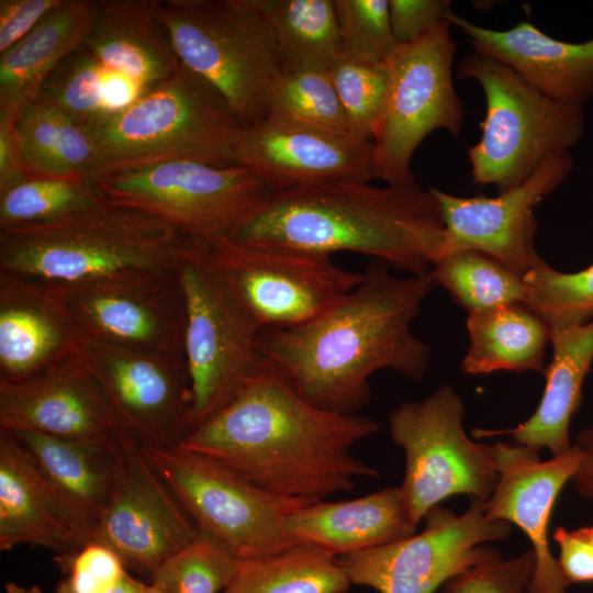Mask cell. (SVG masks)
Returning a JSON list of instances; mask_svg holds the SVG:
<instances>
[{"instance_id": "cell-36", "label": "cell", "mask_w": 593, "mask_h": 593, "mask_svg": "<svg viewBox=\"0 0 593 593\" xmlns=\"http://www.w3.org/2000/svg\"><path fill=\"white\" fill-rule=\"evenodd\" d=\"M523 279L527 289L525 304L551 329L593 318V262L579 271L563 272L540 258Z\"/></svg>"}, {"instance_id": "cell-30", "label": "cell", "mask_w": 593, "mask_h": 593, "mask_svg": "<svg viewBox=\"0 0 593 593\" xmlns=\"http://www.w3.org/2000/svg\"><path fill=\"white\" fill-rule=\"evenodd\" d=\"M469 346L461 370L470 376L495 371L544 373L551 328L524 303L468 314Z\"/></svg>"}, {"instance_id": "cell-20", "label": "cell", "mask_w": 593, "mask_h": 593, "mask_svg": "<svg viewBox=\"0 0 593 593\" xmlns=\"http://www.w3.org/2000/svg\"><path fill=\"white\" fill-rule=\"evenodd\" d=\"M497 483L484 502L489 518L519 527L532 544L536 568L526 593H567L571 585L549 548L548 528L556 501L571 481L582 454L573 444L541 461L538 451L518 444L496 443Z\"/></svg>"}, {"instance_id": "cell-12", "label": "cell", "mask_w": 593, "mask_h": 593, "mask_svg": "<svg viewBox=\"0 0 593 593\" xmlns=\"http://www.w3.org/2000/svg\"><path fill=\"white\" fill-rule=\"evenodd\" d=\"M450 26L441 24L398 45L389 61L387 100L371 141L374 178L385 184L416 183L412 158L426 136L445 130L458 137L462 130L463 108L452 80L457 48Z\"/></svg>"}, {"instance_id": "cell-32", "label": "cell", "mask_w": 593, "mask_h": 593, "mask_svg": "<svg viewBox=\"0 0 593 593\" xmlns=\"http://www.w3.org/2000/svg\"><path fill=\"white\" fill-rule=\"evenodd\" d=\"M275 35L284 70L326 68L342 55L335 0H258Z\"/></svg>"}, {"instance_id": "cell-49", "label": "cell", "mask_w": 593, "mask_h": 593, "mask_svg": "<svg viewBox=\"0 0 593 593\" xmlns=\"http://www.w3.org/2000/svg\"><path fill=\"white\" fill-rule=\"evenodd\" d=\"M147 584L148 583L136 580L127 572L122 581L108 593H145Z\"/></svg>"}, {"instance_id": "cell-42", "label": "cell", "mask_w": 593, "mask_h": 593, "mask_svg": "<svg viewBox=\"0 0 593 593\" xmlns=\"http://www.w3.org/2000/svg\"><path fill=\"white\" fill-rule=\"evenodd\" d=\"M536 568V556L532 548L512 559L501 553L448 579L441 593H526Z\"/></svg>"}, {"instance_id": "cell-16", "label": "cell", "mask_w": 593, "mask_h": 593, "mask_svg": "<svg viewBox=\"0 0 593 593\" xmlns=\"http://www.w3.org/2000/svg\"><path fill=\"white\" fill-rule=\"evenodd\" d=\"M102 387L118 425L141 444L176 447L193 428L184 360L83 337L75 353Z\"/></svg>"}, {"instance_id": "cell-27", "label": "cell", "mask_w": 593, "mask_h": 593, "mask_svg": "<svg viewBox=\"0 0 593 593\" xmlns=\"http://www.w3.org/2000/svg\"><path fill=\"white\" fill-rule=\"evenodd\" d=\"M52 484L97 526L120 481L124 454L113 434L72 439L34 430L11 432Z\"/></svg>"}, {"instance_id": "cell-21", "label": "cell", "mask_w": 593, "mask_h": 593, "mask_svg": "<svg viewBox=\"0 0 593 593\" xmlns=\"http://www.w3.org/2000/svg\"><path fill=\"white\" fill-rule=\"evenodd\" d=\"M97 525L52 484L16 437L0 430V549L55 553L57 564L94 542Z\"/></svg>"}, {"instance_id": "cell-53", "label": "cell", "mask_w": 593, "mask_h": 593, "mask_svg": "<svg viewBox=\"0 0 593 593\" xmlns=\"http://www.w3.org/2000/svg\"><path fill=\"white\" fill-rule=\"evenodd\" d=\"M147 589V588H146ZM146 593V592H145Z\"/></svg>"}, {"instance_id": "cell-3", "label": "cell", "mask_w": 593, "mask_h": 593, "mask_svg": "<svg viewBox=\"0 0 593 593\" xmlns=\"http://www.w3.org/2000/svg\"><path fill=\"white\" fill-rule=\"evenodd\" d=\"M233 240L331 256L353 251L421 276L446 255L447 233L432 189L344 181L271 193Z\"/></svg>"}, {"instance_id": "cell-24", "label": "cell", "mask_w": 593, "mask_h": 593, "mask_svg": "<svg viewBox=\"0 0 593 593\" xmlns=\"http://www.w3.org/2000/svg\"><path fill=\"white\" fill-rule=\"evenodd\" d=\"M450 24L474 51L511 66L547 97L583 105L593 98V38L572 43L549 36L529 21L488 29L452 13Z\"/></svg>"}, {"instance_id": "cell-52", "label": "cell", "mask_w": 593, "mask_h": 593, "mask_svg": "<svg viewBox=\"0 0 593 593\" xmlns=\"http://www.w3.org/2000/svg\"><path fill=\"white\" fill-rule=\"evenodd\" d=\"M146 593H161V592L155 589L154 586L147 584Z\"/></svg>"}, {"instance_id": "cell-2", "label": "cell", "mask_w": 593, "mask_h": 593, "mask_svg": "<svg viewBox=\"0 0 593 593\" xmlns=\"http://www.w3.org/2000/svg\"><path fill=\"white\" fill-rule=\"evenodd\" d=\"M380 425L323 410L266 360L240 392L193 428L180 447L205 455L275 494L322 501L379 472L351 449Z\"/></svg>"}, {"instance_id": "cell-45", "label": "cell", "mask_w": 593, "mask_h": 593, "mask_svg": "<svg viewBox=\"0 0 593 593\" xmlns=\"http://www.w3.org/2000/svg\"><path fill=\"white\" fill-rule=\"evenodd\" d=\"M63 0H0V55L27 35Z\"/></svg>"}, {"instance_id": "cell-15", "label": "cell", "mask_w": 593, "mask_h": 593, "mask_svg": "<svg viewBox=\"0 0 593 593\" xmlns=\"http://www.w3.org/2000/svg\"><path fill=\"white\" fill-rule=\"evenodd\" d=\"M49 286L86 337L186 361V307L176 269Z\"/></svg>"}, {"instance_id": "cell-38", "label": "cell", "mask_w": 593, "mask_h": 593, "mask_svg": "<svg viewBox=\"0 0 593 593\" xmlns=\"http://www.w3.org/2000/svg\"><path fill=\"white\" fill-rule=\"evenodd\" d=\"M237 559L201 536L163 562L149 579L161 593H220L231 583Z\"/></svg>"}, {"instance_id": "cell-18", "label": "cell", "mask_w": 593, "mask_h": 593, "mask_svg": "<svg viewBox=\"0 0 593 593\" xmlns=\"http://www.w3.org/2000/svg\"><path fill=\"white\" fill-rule=\"evenodd\" d=\"M573 166L570 152L552 154L525 181L496 197H459L430 188L446 227L445 256L478 250L524 276L541 258L535 248L534 210L566 181Z\"/></svg>"}, {"instance_id": "cell-40", "label": "cell", "mask_w": 593, "mask_h": 593, "mask_svg": "<svg viewBox=\"0 0 593 593\" xmlns=\"http://www.w3.org/2000/svg\"><path fill=\"white\" fill-rule=\"evenodd\" d=\"M335 8L342 54L368 64H388L398 47L389 0H335Z\"/></svg>"}, {"instance_id": "cell-6", "label": "cell", "mask_w": 593, "mask_h": 593, "mask_svg": "<svg viewBox=\"0 0 593 593\" xmlns=\"http://www.w3.org/2000/svg\"><path fill=\"white\" fill-rule=\"evenodd\" d=\"M160 18L180 65L245 127L266 118L284 66L258 0H166Z\"/></svg>"}, {"instance_id": "cell-8", "label": "cell", "mask_w": 593, "mask_h": 593, "mask_svg": "<svg viewBox=\"0 0 593 593\" xmlns=\"http://www.w3.org/2000/svg\"><path fill=\"white\" fill-rule=\"evenodd\" d=\"M174 266L184 299V357L195 428L230 403L262 367V328L221 277L203 240L182 237L175 247Z\"/></svg>"}, {"instance_id": "cell-50", "label": "cell", "mask_w": 593, "mask_h": 593, "mask_svg": "<svg viewBox=\"0 0 593 593\" xmlns=\"http://www.w3.org/2000/svg\"><path fill=\"white\" fill-rule=\"evenodd\" d=\"M5 592L7 593H44L42 589L36 585L23 586L14 582H8L5 584Z\"/></svg>"}, {"instance_id": "cell-22", "label": "cell", "mask_w": 593, "mask_h": 593, "mask_svg": "<svg viewBox=\"0 0 593 593\" xmlns=\"http://www.w3.org/2000/svg\"><path fill=\"white\" fill-rule=\"evenodd\" d=\"M116 428L109 399L76 354L24 380H0V430L89 439Z\"/></svg>"}, {"instance_id": "cell-43", "label": "cell", "mask_w": 593, "mask_h": 593, "mask_svg": "<svg viewBox=\"0 0 593 593\" xmlns=\"http://www.w3.org/2000/svg\"><path fill=\"white\" fill-rule=\"evenodd\" d=\"M65 578L56 593H108L128 572L119 556L99 542H91L58 564Z\"/></svg>"}, {"instance_id": "cell-51", "label": "cell", "mask_w": 593, "mask_h": 593, "mask_svg": "<svg viewBox=\"0 0 593 593\" xmlns=\"http://www.w3.org/2000/svg\"><path fill=\"white\" fill-rule=\"evenodd\" d=\"M577 529L593 547V525L579 527Z\"/></svg>"}, {"instance_id": "cell-41", "label": "cell", "mask_w": 593, "mask_h": 593, "mask_svg": "<svg viewBox=\"0 0 593 593\" xmlns=\"http://www.w3.org/2000/svg\"><path fill=\"white\" fill-rule=\"evenodd\" d=\"M66 113L38 99L26 102L13 126L30 175L60 177L57 155Z\"/></svg>"}, {"instance_id": "cell-33", "label": "cell", "mask_w": 593, "mask_h": 593, "mask_svg": "<svg viewBox=\"0 0 593 593\" xmlns=\"http://www.w3.org/2000/svg\"><path fill=\"white\" fill-rule=\"evenodd\" d=\"M429 273L468 314L526 302L523 276L482 251L448 254Z\"/></svg>"}, {"instance_id": "cell-44", "label": "cell", "mask_w": 593, "mask_h": 593, "mask_svg": "<svg viewBox=\"0 0 593 593\" xmlns=\"http://www.w3.org/2000/svg\"><path fill=\"white\" fill-rule=\"evenodd\" d=\"M447 0H389V14L398 45L411 43L437 26L450 23Z\"/></svg>"}, {"instance_id": "cell-13", "label": "cell", "mask_w": 593, "mask_h": 593, "mask_svg": "<svg viewBox=\"0 0 593 593\" xmlns=\"http://www.w3.org/2000/svg\"><path fill=\"white\" fill-rule=\"evenodd\" d=\"M230 289L262 329L290 328L321 315L365 279L331 256L247 245L221 236L203 240Z\"/></svg>"}, {"instance_id": "cell-10", "label": "cell", "mask_w": 593, "mask_h": 593, "mask_svg": "<svg viewBox=\"0 0 593 593\" xmlns=\"http://www.w3.org/2000/svg\"><path fill=\"white\" fill-rule=\"evenodd\" d=\"M90 182L103 200L147 213L199 240L228 236L271 195L247 168L189 160L108 172Z\"/></svg>"}, {"instance_id": "cell-4", "label": "cell", "mask_w": 593, "mask_h": 593, "mask_svg": "<svg viewBox=\"0 0 593 593\" xmlns=\"http://www.w3.org/2000/svg\"><path fill=\"white\" fill-rule=\"evenodd\" d=\"M181 238L155 216L102 200L53 221L0 228V271L68 284L171 270Z\"/></svg>"}, {"instance_id": "cell-25", "label": "cell", "mask_w": 593, "mask_h": 593, "mask_svg": "<svg viewBox=\"0 0 593 593\" xmlns=\"http://www.w3.org/2000/svg\"><path fill=\"white\" fill-rule=\"evenodd\" d=\"M295 545H307L333 557L389 545L417 532L400 486L348 501L313 502L286 519Z\"/></svg>"}, {"instance_id": "cell-35", "label": "cell", "mask_w": 593, "mask_h": 593, "mask_svg": "<svg viewBox=\"0 0 593 593\" xmlns=\"http://www.w3.org/2000/svg\"><path fill=\"white\" fill-rule=\"evenodd\" d=\"M102 200L89 181L31 175L0 191V228L53 221Z\"/></svg>"}, {"instance_id": "cell-39", "label": "cell", "mask_w": 593, "mask_h": 593, "mask_svg": "<svg viewBox=\"0 0 593 593\" xmlns=\"http://www.w3.org/2000/svg\"><path fill=\"white\" fill-rule=\"evenodd\" d=\"M329 74L353 134L371 142L387 100L389 63L368 64L342 54Z\"/></svg>"}, {"instance_id": "cell-28", "label": "cell", "mask_w": 593, "mask_h": 593, "mask_svg": "<svg viewBox=\"0 0 593 593\" xmlns=\"http://www.w3.org/2000/svg\"><path fill=\"white\" fill-rule=\"evenodd\" d=\"M97 12L98 1L63 0L0 55V121H14L58 64L85 44Z\"/></svg>"}, {"instance_id": "cell-48", "label": "cell", "mask_w": 593, "mask_h": 593, "mask_svg": "<svg viewBox=\"0 0 593 593\" xmlns=\"http://www.w3.org/2000/svg\"><path fill=\"white\" fill-rule=\"evenodd\" d=\"M574 444L580 448L582 458L571 482L579 495L593 501V424L578 434Z\"/></svg>"}, {"instance_id": "cell-29", "label": "cell", "mask_w": 593, "mask_h": 593, "mask_svg": "<svg viewBox=\"0 0 593 593\" xmlns=\"http://www.w3.org/2000/svg\"><path fill=\"white\" fill-rule=\"evenodd\" d=\"M552 358L544 372L545 389L537 409L523 423L507 430L515 444L551 457L567 451L571 418L582 402V387L593 363V318L580 325L552 328Z\"/></svg>"}, {"instance_id": "cell-17", "label": "cell", "mask_w": 593, "mask_h": 593, "mask_svg": "<svg viewBox=\"0 0 593 593\" xmlns=\"http://www.w3.org/2000/svg\"><path fill=\"white\" fill-rule=\"evenodd\" d=\"M116 433L124 465L94 542L115 552L126 570L149 580L163 562L201 534L141 443L119 425Z\"/></svg>"}, {"instance_id": "cell-26", "label": "cell", "mask_w": 593, "mask_h": 593, "mask_svg": "<svg viewBox=\"0 0 593 593\" xmlns=\"http://www.w3.org/2000/svg\"><path fill=\"white\" fill-rule=\"evenodd\" d=\"M161 0H101L85 46L109 71L145 88L181 68L160 18Z\"/></svg>"}, {"instance_id": "cell-9", "label": "cell", "mask_w": 593, "mask_h": 593, "mask_svg": "<svg viewBox=\"0 0 593 593\" xmlns=\"http://www.w3.org/2000/svg\"><path fill=\"white\" fill-rule=\"evenodd\" d=\"M141 445L201 536L237 560L294 546L286 519L316 502L266 491L221 462L180 446Z\"/></svg>"}, {"instance_id": "cell-46", "label": "cell", "mask_w": 593, "mask_h": 593, "mask_svg": "<svg viewBox=\"0 0 593 593\" xmlns=\"http://www.w3.org/2000/svg\"><path fill=\"white\" fill-rule=\"evenodd\" d=\"M552 538L559 547V567L569 583L593 582L592 545L578 529L569 530L562 526L553 530Z\"/></svg>"}, {"instance_id": "cell-1", "label": "cell", "mask_w": 593, "mask_h": 593, "mask_svg": "<svg viewBox=\"0 0 593 593\" xmlns=\"http://www.w3.org/2000/svg\"><path fill=\"white\" fill-rule=\"evenodd\" d=\"M379 261L363 281L315 318L262 329V358L307 402L358 414L370 399L371 374L392 370L410 380L427 372L430 348L412 332L434 282L430 273L395 277Z\"/></svg>"}, {"instance_id": "cell-31", "label": "cell", "mask_w": 593, "mask_h": 593, "mask_svg": "<svg viewBox=\"0 0 593 593\" xmlns=\"http://www.w3.org/2000/svg\"><path fill=\"white\" fill-rule=\"evenodd\" d=\"M351 585L336 557L307 545L237 560L222 593H346Z\"/></svg>"}, {"instance_id": "cell-11", "label": "cell", "mask_w": 593, "mask_h": 593, "mask_svg": "<svg viewBox=\"0 0 593 593\" xmlns=\"http://www.w3.org/2000/svg\"><path fill=\"white\" fill-rule=\"evenodd\" d=\"M463 416L462 399L449 384L423 400L401 403L389 415L391 439L405 455L400 489L416 526L452 495L485 502L495 489V447L468 437Z\"/></svg>"}, {"instance_id": "cell-7", "label": "cell", "mask_w": 593, "mask_h": 593, "mask_svg": "<svg viewBox=\"0 0 593 593\" xmlns=\"http://www.w3.org/2000/svg\"><path fill=\"white\" fill-rule=\"evenodd\" d=\"M457 76L477 81L485 98L481 136L467 152L477 184L507 191L585 133L583 105L547 97L494 57L473 49L460 59Z\"/></svg>"}, {"instance_id": "cell-37", "label": "cell", "mask_w": 593, "mask_h": 593, "mask_svg": "<svg viewBox=\"0 0 593 593\" xmlns=\"http://www.w3.org/2000/svg\"><path fill=\"white\" fill-rule=\"evenodd\" d=\"M109 72L83 44L58 64L34 99L56 107L79 123H88L108 113Z\"/></svg>"}, {"instance_id": "cell-47", "label": "cell", "mask_w": 593, "mask_h": 593, "mask_svg": "<svg viewBox=\"0 0 593 593\" xmlns=\"http://www.w3.org/2000/svg\"><path fill=\"white\" fill-rule=\"evenodd\" d=\"M30 175L15 135L13 121H0V191H3Z\"/></svg>"}, {"instance_id": "cell-14", "label": "cell", "mask_w": 593, "mask_h": 593, "mask_svg": "<svg viewBox=\"0 0 593 593\" xmlns=\"http://www.w3.org/2000/svg\"><path fill=\"white\" fill-rule=\"evenodd\" d=\"M419 533L402 540L337 557L351 584L379 593H434L470 566L499 552L489 542L511 534V524L489 518L484 502L470 501L462 514L437 505Z\"/></svg>"}, {"instance_id": "cell-5", "label": "cell", "mask_w": 593, "mask_h": 593, "mask_svg": "<svg viewBox=\"0 0 593 593\" xmlns=\"http://www.w3.org/2000/svg\"><path fill=\"white\" fill-rule=\"evenodd\" d=\"M83 125L99 155L96 177L170 160L236 166L245 130L222 98L182 66L127 107Z\"/></svg>"}, {"instance_id": "cell-19", "label": "cell", "mask_w": 593, "mask_h": 593, "mask_svg": "<svg viewBox=\"0 0 593 593\" xmlns=\"http://www.w3.org/2000/svg\"><path fill=\"white\" fill-rule=\"evenodd\" d=\"M236 166L271 191L374 178L371 142L266 116L245 127Z\"/></svg>"}, {"instance_id": "cell-23", "label": "cell", "mask_w": 593, "mask_h": 593, "mask_svg": "<svg viewBox=\"0 0 593 593\" xmlns=\"http://www.w3.org/2000/svg\"><path fill=\"white\" fill-rule=\"evenodd\" d=\"M83 337L49 284L0 271V380L54 366Z\"/></svg>"}, {"instance_id": "cell-34", "label": "cell", "mask_w": 593, "mask_h": 593, "mask_svg": "<svg viewBox=\"0 0 593 593\" xmlns=\"http://www.w3.org/2000/svg\"><path fill=\"white\" fill-rule=\"evenodd\" d=\"M266 116L355 136L329 69L323 66L283 70L272 87Z\"/></svg>"}]
</instances>
